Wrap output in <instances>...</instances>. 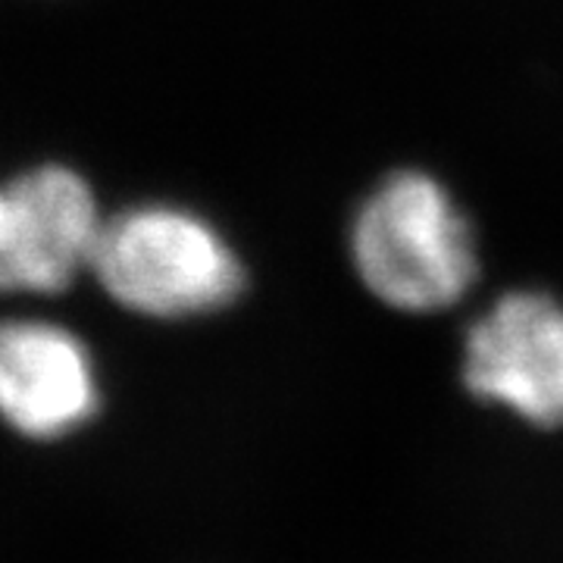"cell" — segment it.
Listing matches in <instances>:
<instances>
[{
  "label": "cell",
  "mask_w": 563,
  "mask_h": 563,
  "mask_svg": "<svg viewBox=\"0 0 563 563\" xmlns=\"http://www.w3.org/2000/svg\"><path fill=\"white\" fill-rule=\"evenodd\" d=\"M347 247L363 288L401 313L457 303L479 273L466 213L442 181L417 169L391 173L366 195Z\"/></svg>",
  "instance_id": "cell-1"
},
{
  "label": "cell",
  "mask_w": 563,
  "mask_h": 563,
  "mask_svg": "<svg viewBox=\"0 0 563 563\" xmlns=\"http://www.w3.org/2000/svg\"><path fill=\"white\" fill-rule=\"evenodd\" d=\"M91 273L110 301L154 320L217 313L244 288L242 261L220 229L173 203H139L103 220Z\"/></svg>",
  "instance_id": "cell-2"
},
{
  "label": "cell",
  "mask_w": 563,
  "mask_h": 563,
  "mask_svg": "<svg viewBox=\"0 0 563 563\" xmlns=\"http://www.w3.org/2000/svg\"><path fill=\"white\" fill-rule=\"evenodd\" d=\"M463 383L539 429L563 426V303L544 291L498 298L466 332Z\"/></svg>",
  "instance_id": "cell-3"
},
{
  "label": "cell",
  "mask_w": 563,
  "mask_h": 563,
  "mask_svg": "<svg viewBox=\"0 0 563 563\" xmlns=\"http://www.w3.org/2000/svg\"><path fill=\"white\" fill-rule=\"evenodd\" d=\"M7 239L16 291L60 295L73 288L101 239L103 217L88 179L63 163H41L3 185Z\"/></svg>",
  "instance_id": "cell-4"
},
{
  "label": "cell",
  "mask_w": 563,
  "mask_h": 563,
  "mask_svg": "<svg viewBox=\"0 0 563 563\" xmlns=\"http://www.w3.org/2000/svg\"><path fill=\"white\" fill-rule=\"evenodd\" d=\"M101 410L91 351L47 320L0 322V420L25 439H63Z\"/></svg>",
  "instance_id": "cell-5"
},
{
  "label": "cell",
  "mask_w": 563,
  "mask_h": 563,
  "mask_svg": "<svg viewBox=\"0 0 563 563\" xmlns=\"http://www.w3.org/2000/svg\"><path fill=\"white\" fill-rule=\"evenodd\" d=\"M16 291V269L10 257V239H7V195L0 185V295H13Z\"/></svg>",
  "instance_id": "cell-6"
}]
</instances>
